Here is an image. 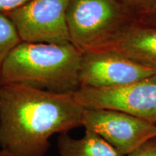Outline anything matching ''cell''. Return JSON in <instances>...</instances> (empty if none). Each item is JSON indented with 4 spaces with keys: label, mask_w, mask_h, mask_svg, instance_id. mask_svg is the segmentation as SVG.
I'll return each instance as SVG.
<instances>
[{
    "label": "cell",
    "mask_w": 156,
    "mask_h": 156,
    "mask_svg": "<svg viewBox=\"0 0 156 156\" xmlns=\"http://www.w3.org/2000/svg\"><path fill=\"white\" fill-rule=\"evenodd\" d=\"M84 110L73 93L1 85L0 150L17 156H44L52 136L82 126Z\"/></svg>",
    "instance_id": "1"
},
{
    "label": "cell",
    "mask_w": 156,
    "mask_h": 156,
    "mask_svg": "<svg viewBox=\"0 0 156 156\" xmlns=\"http://www.w3.org/2000/svg\"><path fill=\"white\" fill-rule=\"evenodd\" d=\"M83 53L71 43L22 41L4 64L0 85H23L56 93H73L80 87Z\"/></svg>",
    "instance_id": "2"
},
{
    "label": "cell",
    "mask_w": 156,
    "mask_h": 156,
    "mask_svg": "<svg viewBox=\"0 0 156 156\" xmlns=\"http://www.w3.org/2000/svg\"><path fill=\"white\" fill-rule=\"evenodd\" d=\"M66 17L70 43L82 53L103 49L136 21L118 0H70Z\"/></svg>",
    "instance_id": "3"
},
{
    "label": "cell",
    "mask_w": 156,
    "mask_h": 156,
    "mask_svg": "<svg viewBox=\"0 0 156 156\" xmlns=\"http://www.w3.org/2000/svg\"><path fill=\"white\" fill-rule=\"evenodd\" d=\"M70 0H30L6 15L21 40L28 43H70L67 9Z\"/></svg>",
    "instance_id": "4"
},
{
    "label": "cell",
    "mask_w": 156,
    "mask_h": 156,
    "mask_svg": "<svg viewBox=\"0 0 156 156\" xmlns=\"http://www.w3.org/2000/svg\"><path fill=\"white\" fill-rule=\"evenodd\" d=\"M82 126L101 136L124 156L156 136V124L114 109L85 108Z\"/></svg>",
    "instance_id": "5"
},
{
    "label": "cell",
    "mask_w": 156,
    "mask_h": 156,
    "mask_svg": "<svg viewBox=\"0 0 156 156\" xmlns=\"http://www.w3.org/2000/svg\"><path fill=\"white\" fill-rule=\"evenodd\" d=\"M73 95L84 108L118 110L156 124V74L119 88L80 87Z\"/></svg>",
    "instance_id": "6"
},
{
    "label": "cell",
    "mask_w": 156,
    "mask_h": 156,
    "mask_svg": "<svg viewBox=\"0 0 156 156\" xmlns=\"http://www.w3.org/2000/svg\"><path fill=\"white\" fill-rule=\"evenodd\" d=\"M156 74V69L142 65L112 51L83 53L80 87L114 89L127 86Z\"/></svg>",
    "instance_id": "7"
},
{
    "label": "cell",
    "mask_w": 156,
    "mask_h": 156,
    "mask_svg": "<svg viewBox=\"0 0 156 156\" xmlns=\"http://www.w3.org/2000/svg\"><path fill=\"white\" fill-rule=\"evenodd\" d=\"M101 51H112L156 69V26L132 23Z\"/></svg>",
    "instance_id": "8"
},
{
    "label": "cell",
    "mask_w": 156,
    "mask_h": 156,
    "mask_svg": "<svg viewBox=\"0 0 156 156\" xmlns=\"http://www.w3.org/2000/svg\"><path fill=\"white\" fill-rule=\"evenodd\" d=\"M57 147L60 156H124L101 136L86 130L78 139L68 132L60 134Z\"/></svg>",
    "instance_id": "9"
},
{
    "label": "cell",
    "mask_w": 156,
    "mask_h": 156,
    "mask_svg": "<svg viewBox=\"0 0 156 156\" xmlns=\"http://www.w3.org/2000/svg\"><path fill=\"white\" fill-rule=\"evenodd\" d=\"M21 42L15 25L5 13L0 12V75L6 59Z\"/></svg>",
    "instance_id": "10"
},
{
    "label": "cell",
    "mask_w": 156,
    "mask_h": 156,
    "mask_svg": "<svg viewBox=\"0 0 156 156\" xmlns=\"http://www.w3.org/2000/svg\"><path fill=\"white\" fill-rule=\"evenodd\" d=\"M136 20L151 12L156 5V0H118Z\"/></svg>",
    "instance_id": "11"
},
{
    "label": "cell",
    "mask_w": 156,
    "mask_h": 156,
    "mask_svg": "<svg viewBox=\"0 0 156 156\" xmlns=\"http://www.w3.org/2000/svg\"><path fill=\"white\" fill-rule=\"evenodd\" d=\"M126 156H156V136L147 140Z\"/></svg>",
    "instance_id": "12"
},
{
    "label": "cell",
    "mask_w": 156,
    "mask_h": 156,
    "mask_svg": "<svg viewBox=\"0 0 156 156\" xmlns=\"http://www.w3.org/2000/svg\"><path fill=\"white\" fill-rule=\"evenodd\" d=\"M30 0H0V12L6 14L18 8Z\"/></svg>",
    "instance_id": "13"
},
{
    "label": "cell",
    "mask_w": 156,
    "mask_h": 156,
    "mask_svg": "<svg viewBox=\"0 0 156 156\" xmlns=\"http://www.w3.org/2000/svg\"><path fill=\"white\" fill-rule=\"evenodd\" d=\"M136 23L144 25L156 26V5L151 12L136 19Z\"/></svg>",
    "instance_id": "14"
},
{
    "label": "cell",
    "mask_w": 156,
    "mask_h": 156,
    "mask_svg": "<svg viewBox=\"0 0 156 156\" xmlns=\"http://www.w3.org/2000/svg\"><path fill=\"white\" fill-rule=\"evenodd\" d=\"M2 156H17V155H14L12 154H9L7 153H5V152L2 151Z\"/></svg>",
    "instance_id": "15"
},
{
    "label": "cell",
    "mask_w": 156,
    "mask_h": 156,
    "mask_svg": "<svg viewBox=\"0 0 156 156\" xmlns=\"http://www.w3.org/2000/svg\"><path fill=\"white\" fill-rule=\"evenodd\" d=\"M0 156H2V151L0 150Z\"/></svg>",
    "instance_id": "16"
}]
</instances>
